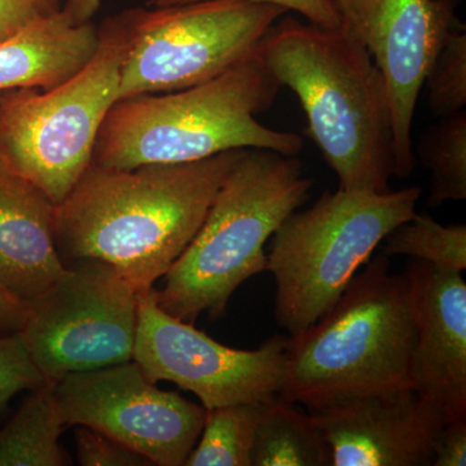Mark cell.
Listing matches in <instances>:
<instances>
[{"mask_svg":"<svg viewBox=\"0 0 466 466\" xmlns=\"http://www.w3.org/2000/svg\"><path fill=\"white\" fill-rule=\"evenodd\" d=\"M417 187L377 193H321L272 235L267 271L276 285L275 319L290 337L317 323L391 231L416 213Z\"/></svg>","mask_w":466,"mask_h":466,"instance_id":"8992f818","label":"cell"},{"mask_svg":"<svg viewBox=\"0 0 466 466\" xmlns=\"http://www.w3.org/2000/svg\"><path fill=\"white\" fill-rule=\"evenodd\" d=\"M46 381L34 363L21 330L0 337V413L24 390H35Z\"/></svg>","mask_w":466,"mask_h":466,"instance_id":"603a6c76","label":"cell"},{"mask_svg":"<svg viewBox=\"0 0 466 466\" xmlns=\"http://www.w3.org/2000/svg\"><path fill=\"white\" fill-rule=\"evenodd\" d=\"M64 0H0V41L63 9Z\"/></svg>","mask_w":466,"mask_h":466,"instance_id":"d4e9b609","label":"cell"},{"mask_svg":"<svg viewBox=\"0 0 466 466\" xmlns=\"http://www.w3.org/2000/svg\"><path fill=\"white\" fill-rule=\"evenodd\" d=\"M382 253L422 260L447 271L466 268V226H443L425 214H413L385 238Z\"/></svg>","mask_w":466,"mask_h":466,"instance_id":"44dd1931","label":"cell"},{"mask_svg":"<svg viewBox=\"0 0 466 466\" xmlns=\"http://www.w3.org/2000/svg\"><path fill=\"white\" fill-rule=\"evenodd\" d=\"M263 404L238 403L207 410L200 438L184 465L251 466Z\"/></svg>","mask_w":466,"mask_h":466,"instance_id":"d6986e66","label":"cell"},{"mask_svg":"<svg viewBox=\"0 0 466 466\" xmlns=\"http://www.w3.org/2000/svg\"><path fill=\"white\" fill-rule=\"evenodd\" d=\"M314 180L296 156L245 149L191 244L155 289L159 308L180 320L225 317L236 289L267 271L265 245L302 207Z\"/></svg>","mask_w":466,"mask_h":466,"instance_id":"5b68a950","label":"cell"},{"mask_svg":"<svg viewBox=\"0 0 466 466\" xmlns=\"http://www.w3.org/2000/svg\"><path fill=\"white\" fill-rule=\"evenodd\" d=\"M288 342L289 337L274 336L256 350L228 348L159 308L153 288L137 293L133 360L150 381L193 392L205 410L279 397Z\"/></svg>","mask_w":466,"mask_h":466,"instance_id":"30bf717a","label":"cell"},{"mask_svg":"<svg viewBox=\"0 0 466 466\" xmlns=\"http://www.w3.org/2000/svg\"><path fill=\"white\" fill-rule=\"evenodd\" d=\"M103 0H64L63 11L75 24L92 23L99 12Z\"/></svg>","mask_w":466,"mask_h":466,"instance_id":"f1b7e54d","label":"cell"},{"mask_svg":"<svg viewBox=\"0 0 466 466\" xmlns=\"http://www.w3.org/2000/svg\"><path fill=\"white\" fill-rule=\"evenodd\" d=\"M297 406L281 397L263 404L251 466H332L323 431Z\"/></svg>","mask_w":466,"mask_h":466,"instance_id":"e0dca14e","label":"cell"},{"mask_svg":"<svg viewBox=\"0 0 466 466\" xmlns=\"http://www.w3.org/2000/svg\"><path fill=\"white\" fill-rule=\"evenodd\" d=\"M76 456L84 466H146L148 459L108 435L81 426L76 431Z\"/></svg>","mask_w":466,"mask_h":466,"instance_id":"cb8c5ba5","label":"cell"},{"mask_svg":"<svg viewBox=\"0 0 466 466\" xmlns=\"http://www.w3.org/2000/svg\"><path fill=\"white\" fill-rule=\"evenodd\" d=\"M56 205L0 167V285L33 302L66 271L56 244Z\"/></svg>","mask_w":466,"mask_h":466,"instance_id":"9a60e30c","label":"cell"},{"mask_svg":"<svg viewBox=\"0 0 466 466\" xmlns=\"http://www.w3.org/2000/svg\"><path fill=\"white\" fill-rule=\"evenodd\" d=\"M459 0H346L342 23L372 55L388 86L397 177L415 167L412 122L441 39L458 25Z\"/></svg>","mask_w":466,"mask_h":466,"instance_id":"7c38bea8","label":"cell"},{"mask_svg":"<svg viewBox=\"0 0 466 466\" xmlns=\"http://www.w3.org/2000/svg\"><path fill=\"white\" fill-rule=\"evenodd\" d=\"M415 343L410 364L413 390L444 421L466 419V283L461 272L410 259Z\"/></svg>","mask_w":466,"mask_h":466,"instance_id":"5bb4252c","label":"cell"},{"mask_svg":"<svg viewBox=\"0 0 466 466\" xmlns=\"http://www.w3.org/2000/svg\"><path fill=\"white\" fill-rule=\"evenodd\" d=\"M284 8L241 0H202L133 8V42L118 100L193 87L222 75L258 47Z\"/></svg>","mask_w":466,"mask_h":466,"instance_id":"ba28073f","label":"cell"},{"mask_svg":"<svg viewBox=\"0 0 466 466\" xmlns=\"http://www.w3.org/2000/svg\"><path fill=\"white\" fill-rule=\"evenodd\" d=\"M332 452V466L433 465L446 424L412 388L372 392L308 408Z\"/></svg>","mask_w":466,"mask_h":466,"instance_id":"4fadbf2b","label":"cell"},{"mask_svg":"<svg viewBox=\"0 0 466 466\" xmlns=\"http://www.w3.org/2000/svg\"><path fill=\"white\" fill-rule=\"evenodd\" d=\"M420 157L431 170L428 204L466 198V112L441 116L440 124L426 131L419 146Z\"/></svg>","mask_w":466,"mask_h":466,"instance_id":"ffe728a7","label":"cell"},{"mask_svg":"<svg viewBox=\"0 0 466 466\" xmlns=\"http://www.w3.org/2000/svg\"><path fill=\"white\" fill-rule=\"evenodd\" d=\"M431 112L447 116L466 106V33L461 24L451 27L435 52L424 86Z\"/></svg>","mask_w":466,"mask_h":466,"instance_id":"7402d4cb","label":"cell"},{"mask_svg":"<svg viewBox=\"0 0 466 466\" xmlns=\"http://www.w3.org/2000/svg\"><path fill=\"white\" fill-rule=\"evenodd\" d=\"M56 381L46 380L0 431V466H66L58 444L66 428L56 400Z\"/></svg>","mask_w":466,"mask_h":466,"instance_id":"ac0fdd59","label":"cell"},{"mask_svg":"<svg viewBox=\"0 0 466 466\" xmlns=\"http://www.w3.org/2000/svg\"><path fill=\"white\" fill-rule=\"evenodd\" d=\"M279 88L257 47L204 84L118 100L101 125L92 162L116 168L187 164L235 149L296 156L302 137L256 118L271 108Z\"/></svg>","mask_w":466,"mask_h":466,"instance_id":"3957f363","label":"cell"},{"mask_svg":"<svg viewBox=\"0 0 466 466\" xmlns=\"http://www.w3.org/2000/svg\"><path fill=\"white\" fill-rule=\"evenodd\" d=\"M133 33L131 9L106 18L96 52L75 76L50 90L16 92L0 101V167L56 207L92 164L101 125L118 101Z\"/></svg>","mask_w":466,"mask_h":466,"instance_id":"52a82bcc","label":"cell"},{"mask_svg":"<svg viewBox=\"0 0 466 466\" xmlns=\"http://www.w3.org/2000/svg\"><path fill=\"white\" fill-rule=\"evenodd\" d=\"M137 291L115 266L76 260L29 303L23 332L46 380L133 360Z\"/></svg>","mask_w":466,"mask_h":466,"instance_id":"9c48e42d","label":"cell"},{"mask_svg":"<svg viewBox=\"0 0 466 466\" xmlns=\"http://www.w3.org/2000/svg\"><path fill=\"white\" fill-rule=\"evenodd\" d=\"M29 303L17 299L0 285V332L12 333L23 329Z\"/></svg>","mask_w":466,"mask_h":466,"instance_id":"83f0119b","label":"cell"},{"mask_svg":"<svg viewBox=\"0 0 466 466\" xmlns=\"http://www.w3.org/2000/svg\"><path fill=\"white\" fill-rule=\"evenodd\" d=\"M66 426H87L152 465L182 466L200 438L207 410L150 381L135 360L70 373L56 381Z\"/></svg>","mask_w":466,"mask_h":466,"instance_id":"8fae6325","label":"cell"},{"mask_svg":"<svg viewBox=\"0 0 466 466\" xmlns=\"http://www.w3.org/2000/svg\"><path fill=\"white\" fill-rule=\"evenodd\" d=\"M202 0H150L148 7H167V5H187ZM241 2L263 3L278 5L285 11H296L308 18L309 23L323 27H339L342 24L341 12L336 0H241Z\"/></svg>","mask_w":466,"mask_h":466,"instance_id":"484cf974","label":"cell"},{"mask_svg":"<svg viewBox=\"0 0 466 466\" xmlns=\"http://www.w3.org/2000/svg\"><path fill=\"white\" fill-rule=\"evenodd\" d=\"M99 46V27L75 24L61 9L0 41V101L21 91H45L82 69Z\"/></svg>","mask_w":466,"mask_h":466,"instance_id":"2e32d148","label":"cell"},{"mask_svg":"<svg viewBox=\"0 0 466 466\" xmlns=\"http://www.w3.org/2000/svg\"><path fill=\"white\" fill-rule=\"evenodd\" d=\"M415 343L410 275L392 274L380 254L350 281L339 299L288 342L279 397L306 408L357 395L412 388Z\"/></svg>","mask_w":466,"mask_h":466,"instance_id":"277c9868","label":"cell"},{"mask_svg":"<svg viewBox=\"0 0 466 466\" xmlns=\"http://www.w3.org/2000/svg\"><path fill=\"white\" fill-rule=\"evenodd\" d=\"M346 0H336V3H337V7H339V5H342V3H345Z\"/></svg>","mask_w":466,"mask_h":466,"instance_id":"f546056e","label":"cell"},{"mask_svg":"<svg viewBox=\"0 0 466 466\" xmlns=\"http://www.w3.org/2000/svg\"><path fill=\"white\" fill-rule=\"evenodd\" d=\"M245 149L187 164H92L56 207L61 259L115 266L137 291L153 288L198 232Z\"/></svg>","mask_w":466,"mask_h":466,"instance_id":"6da1fadb","label":"cell"},{"mask_svg":"<svg viewBox=\"0 0 466 466\" xmlns=\"http://www.w3.org/2000/svg\"><path fill=\"white\" fill-rule=\"evenodd\" d=\"M258 51L280 86L299 96L309 133L346 191H390L397 177L388 86L345 24L323 27L280 17Z\"/></svg>","mask_w":466,"mask_h":466,"instance_id":"7a4b0ae2","label":"cell"},{"mask_svg":"<svg viewBox=\"0 0 466 466\" xmlns=\"http://www.w3.org/2000/svg\"><path fill=\"white\" fill-rule=\"evenodd\" d=\"M434 466L466 465V419L446 422L433 444Z\"/></svg>","mask_w":466,"mask_h":466,"instance_id":"4316f807","label":"cell"}]
</instances>
